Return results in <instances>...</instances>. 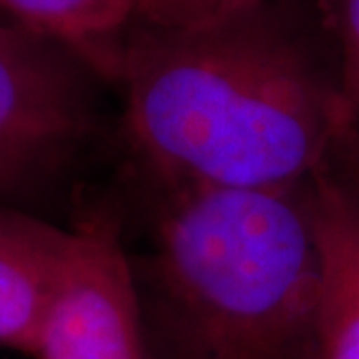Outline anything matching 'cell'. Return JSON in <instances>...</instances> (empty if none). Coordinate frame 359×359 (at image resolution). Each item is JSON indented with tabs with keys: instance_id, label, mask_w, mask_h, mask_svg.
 Returning a JSON list of instances; mask_svg holds the SVG:
<instances>
[{
	"instance_id": "obj_3",
	"label": "cell",
	"mask_w": 359,
	"mask_h": 359,
	"mask_svg": "<svg viewBox=\"0 0 359 359\" xmlns=\"http://www.w3.org/2000/svg\"><path fill=\"white\" fill-rule=\"evenodd\" d=\"M94 80L56 42L0 18V204L58 178L88 144Z\"/></svg>"
},
{
	"instance_id": "obj_7",
	"label": "cell",
	"mask_w": 359,
	"mask_h": 359,
	"mask_svg": "<svg viewBox=\"0 0 359 359\" xmlns=\"http://www.w3.org/2000/svg\"><path fill=\"white\" fill-rule=\"evenodd\" d=\"M271 0H132L134 22L148 26H190L254 8Z\"/></svg>"
},
{
	"instance_id": "obj_6",
	"label": "cell",
	"mask_w": 359,
	"mask_h": 359,
	"mask_svg": "<svg viewBox=\"0 0 359 359\" xmlns=\"http://www.w3.org/2000/svg\"><path fill=\"white\" fill-rule=\"evenodd\" d=\"M323 248L321 359H359V196L334 188L318 202Z\"/></svg>"
},
{
	"instance_id": "obj_5",
	"label": "cell",
	"mask_w": 359,
	"mask_h": 359,
	"mask_svg": "<svg viewBox=\"0 0 359 359\" xmlns=\"http://www.w3.org/2000/svg\"><path fill=\"white\" fill-rule=\"evenodd\" d=\"M68 245L70 228L0 204V347L32 353Z\"/></svg>"
},
{
	"instance_id": "obj_2",
	"label": "cell",
	"mask_w": 359,
	"mask_h": 359,
	"mask_svg": "<svg viewBox=\"0 0 359 359\" xmlns=\"http://www.w3.org/2000/svg\"><path fill=\"white\" fill-rule=\"evenodd\" d=\"M311 182L166 192L146 252L130 256L152 359H321Z\"/></svg>"
},
{
	"instance_id": "obj_9",
	"label": "cell",
	"mask_w": 359,
	"mask_h": 359,
	"mask_svg": "<svg viewBox=\"0 0 359 359\" xmlns=\"http://www.w3.org/2000/svg\"><path fill=\"white\" fill-rule=\"evenodd\" d=\"M334 166L359 188V124L349 132Z\"/></svg>"
},
{
	"instance_id": "obj_4",
	"label": "cell",
	"mask_w": 359,
	"mask_h": 359,
	"mask_svg": "<svg viewBox=\"0 0 359 359\" xmlns=\"http://www.w3.org/2000/svg\"><path fill=\"white\" fill-rule=\"evenodd\" d=\"M30 358L152 359L120 222L96 210L70 245Z\"/></svg>"
},
{
	"instance_id": "obj_1",
	"label": "cell",
	"mask_w": 359,
	"mask_h": 359,
	"mask_svg": "<svg viewBox=\"0 0 359 359\" xmlns=\"http://www.w3.org/2000/svg\"><path fill=\"white\" fill-rule=\"evenodd\" d=\"M124 134L166 192L302 186L359 122L327 18L271 0L190 26L130 28Z\"/></svg>"
},
{
	"instance_id": "obj_8",
	"label": "cell",
	"mask_w": 359,
	"mask_h": 359,
	"mask_svg": "<svg viewBox=\"0 0 359 359\" xmlns=\"http://www.w3.org/2000/svg\"><path fill=\"white\" fill-rule=\"evenodd\" d=\"M346 100L359 122V0H330L325 11Z\"/></svg>"
}]
</instances>
